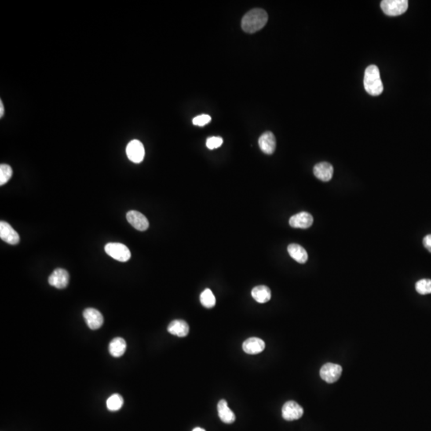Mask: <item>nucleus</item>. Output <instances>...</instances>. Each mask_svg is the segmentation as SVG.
Listing matches in <instances>:
<instances>
[{
	"label": "nucleus",
	"mask_w": 431,
	"mask_h": 431,
	"mask_svg": "<svg viewBox=\"0 0 431 431\" xmlns=\"http://www.w3.org/2000/svg\"><path fill=\"white\" fill-rule=\"evenodd\" d=\"M12 169L10 165L7 164H2L0 165V185L6 184L10 179L12 178Z\"/></svg>",
	"instance_id": "obj_24"
},
{
	"label": "nucleus",
	"mask_w": 431,
	"mask_h": 431,
	"mask_svg": "<svg viewBox=\"0 0 431 431\" xmlns=\"http://www.w3.org/2000/svg\"><path fill=\"white\" fill-rule=\"evenodd\" d=\"M304 414V409L295 401H289L282 407V416L286 421L300 419Z\"/></svg>",
	"instance_id": "obj_6"
},
{
	"label": "nucleus",
	"mask_w": 431,
	"mask_h": 431,
	"mask_svg": "<svg viewBox=\"0 0 431 431\" xmlns=\"http://www.w3.org/2000/svg\"><path fill=\"white\" fill-rule=\"evenodd\" d=\"M123 403V398L118 394H114L107 399V409L110 411H117V410L122 408Z\"/></svg>",
	"instance_id": "obj_22"
},
{
	"label": "nucleus",
	"mask_w": 431,
	"mask_h": 431,
	"mask_svg": "<svg viewBox=\"0 0 431 431\" xmlns=\"http://www.w3.org/2000/svg\"><path fill=\"white\" fill-rule=\"evenodd\" d=\"M193 431H205V429H202V428L201 427H196L194 428V429H193Z\"/></svg>",
	"instance_id": "obj_29"
},
{
	"label": "nucleus",
	"mask_w": 431,
	"mask_h": 431,
	"mask_svg": "<svg viewBox=\"0 0 431 431\" xmlns=\"http://www.w3.org/2000/svg\"><path fill=\"white\" fill-rule=\"evenodd\" d=\"M343 368L340 365L327 363L323 365L319 371L322 379L327 384H334L338 381L342 374Z\"/></svg>",
	"instance_id": "obj_5"
},
{
	"label": "nucleus",
	"mask_w": 431,
	"mask_h": 431,
	"mask_svg": "<svg viewBox=\"0 0 431 431\" xmlns=\"http://www.w3.org/2000/svg\"><path fill=\"white\" fill-rule=\"evenodd\" d=\"M0 238L4 242L12 245H17L20 241L18 232L5 221L0 222Z\"/></svg>",
	"instance_id": "obj_10"
},
{
	"label": "nucleus",
	"mask_w": 431,
	"mask_h": 431,
	"mask_svg": "<svg viewBox=\"0 0 431 431\" xmlns=\"http://www.w3.org/2000/svg\"><path fill=\"white\" fill-rule=\"evenodd\" d=\"M313 173L319 180L327 182L332 178L334 168L328 162H320L314 166Z\"/></svg>",
	"instance_id": "obj_13"
},
{
	"label": "nucleus",
	"mask_w": 431,
	"mask_h": 431,
	"mask_svg": "<svg viewBox=\"0 0 431 431\" xmlns=\"http://www.w3.org/2000/svg\"><path fill=\"white\" fill-rule=\"evenodd\" d=\"M313 217L307 212H301L291 217L289 224L295 228H308L313 224Z\"/></svg>",
	"instance_id": "obj_11"
},
{
	"label": "nucleus",
	"mask_w": 431,
	"mask_h": 431,
	"mask_svg": "<svg viewBox=\"0 0 431 431\" xmlns=\"http://www.w3.org/2000/svg\"><path fill=\"white\" fill-rule=\"evenodd\" d=\"M69 279L70 276L67 271L63 268H57L50 275L48 282L56 289H63L68 285Z\"/></svg>",
	"instance_id": "obj_9"
},
{
	"label": "nucleus",
	"mask_w": 431,
	"mask_h": 431,
	"mask_svg": "<svg viewBox=\"0 0 431 431\" xmlns=\"http://www.w3.org/2000/svg\"><path fill=\"white\" fill-rule=\"evenodd\" d=\"M145 148L142 143L138 140H133L127 145L126 154L133 163H140L142 162L145 157Z\"/></svg>",
	"instance_id": "obj_7"
},
{
	"label": "nucleus",
	"mask_w": 431,
	"mask_h": 431,
	"mask_svg": "<svg viewBox=\"0 0 431 431\" xmlns=\"http://www.w3.org/2000/svg\"><path fill=\"white\" fill-rule=\"evenodd\" d=\"M268 19V13L264 10L255 8L245 14L242 19V29L250 34L257 32L266 25Z\"/></svg>",
	"instance_id": "obj_1"
},
{
	"label": "nucleus",
	"mask_w": 431,
	"mask_h": 431,
	"mask_svg": "<svg viewBox=\"0 0 431 431\" xmlns=\"http://www.w3.org/2000/svg\"><path fill=\"white\" fill-rule=\"evenodd\" d=\"M415 289L421 295L431 294V279H420L416 283Z\"/></svg>",
	"instance_id": "obj_23"
},
{
	"label": "nucleus",
	"mask_w": 431,
	"mask_h": 431,
	"mask_svg": "<svg viewBox=\"0 0 431 431\" xmlns=\"http://www.w3.org/2000/svg\"><path fill=\"white\" fill-rule=\"evenodd\" d=\"M126 219L128 222L131 224L133 228L139 231H146L150 225L147 217H145L142 213L135 210L128 212L126 214Z\"/></svg>",
	"instance_id": "obj_12"
},
{
	"label": "nucleus",
	"mask_w": 431,
	"mask_h": 431,
	"mask_svg": "<svg viewBox=\"0 0 431 431\" xmlns=\"http://www.w3.org/2000/svg\"><path fill=\"white\" fill-rule=\"evenodd\" d=\"M4 114V107L2 101L0 102V118H3Z\"/></svg>",
	"instance_id": "obj_28"
},
{
	"label": "nucleus",
	"mask_w": 431,
	"mask_h": 431,
	"mask_svg": "<svg viewBox=\"0 0 431 431\" xmlns=\"http://www.w3.org/2000/svg\"><path fill=\"white\" fill-rule=\"evenodd\" d=\"M365 89L370 95L378 96L384 91V85L378 67L371 65L367 67L363 80Z\"/></svg>",
	"instance_id": "obj_2"
},
{
	"label": "nucleus",
	"mask_w": 431,
	"mask_h": 431,
	"mask_svg": "<svg viewBox=\"0 0 431 431\" xmlns=\"http://www.w3.org/2000/svg\"><path fill=\"white\" fill-rule=\"evenodd\" d=\"M105 251L110 257L120 262H126L131 257V253L129 249L123 244H107L105 246Z\"/></svg>",
	"instance_id": "obj_4"
},
{
	"label": "nucleus",
	"mask_w": 431,
	"mask_h": 431,
	"mask_svg": "<svg viewBox=\"0 0 431 431\" xmlns=\"http://www.w3.org/2000/svg\"><path fill=\"white\" fill-rule=\"evenodd\" d=\"M126 350V340L121 338V337L114 338L109 345V352L113 357H121L125 354Z\"/></svg>",
	"instance_id": "obj_20"
},
{
	"label": "nucleus",
	"mask_w": 431,
	"mask_h": 431,
	"mask_svg": "<svg viewBox=\"0 0 431 431\" xmlns=\"http://www.w3.org/2000/svg\"><path fill=\"white\" fill-rule=\"evenodd\" d=\"M217 411L220 419L224 423L231 424L235 422V414L228 407L226 400L221 399L217 404Z\"/></svg>",
	"instance_id": "obj_17"
},
{
	"label": "nucleus",
	"mask_w": 431,
	"mask_h": 431,
	"mask_svg": "<svg viewBox=\"0 0 431 431\" xmlns=\"http://www.w3.org/2000/svg\"><path fill=\"white\" fill-rule=\"evenodd\" d=\"M244 352L249 355H257L264 351L265 343L264 340L257 337H251L245 340L242 345Z\"/></svg>",
	"instance_id": "obj_14"
},
{
	"label": "nucleus",
	"mask_w": 431,
	"mask_h": 431,
	"mask_svg": "<svg viewBox=\"0 0 431 431\" xmlns=\"http://www.w3.org/2000/svg\"><path fill=\"white\" fill-rule=\"evenodd\" d=\"M288 252H289L290 257L300 264H305L308 261V253L302 246H300L297 244L289 245V247H288Z\"/></svg>",
	"instance_id": "obj_18"
},
{
	"label": "nucleus",
	"mask_w": 431,
	"mask_h": 431,
	"mask_svg": "<svg viewBox=\"0 0 431 431\" xmlns=\"http://www.w3.org/2000/svg\"><path fill=\"white\" fill-rule=\"evenodd\" d=\"M382 12L389 16H399L407 12V0H384L381 2Z\"/></svg>",
	"instance_id": "obj_3"
},
{
	"label": "nucleus",
	"mask_w": 431,
	"mask_h": 431,
	"mask_svg": "<svg viewBox=\"0 0 431 431\" xmlns=\"http://www.w3.org/2000/svg\"><path fill=\"white\" fill-rule=\"evenodd\" d=\"M170 334L178 337H185L189 332V326L182 319H176L169 323L167 328Z\"/></svg>",
	"instance_id": "obj_16"
},
{
	"label": "nucleus",
	"mask_w": 431,
	"mask_h": 431,
	"mask_svg": "<svg viewBox=\"0 0 431 431\" xmlns=\"http://www.w3.org/2000/svg\"><path fill=\"white\" fill-rule=\"evenodd\" d=\"M223 144V139L220 137H211L207 139L206 147L209 150H214L219 148Z\"/></svg>",
	"instance_id": "obj_25"
},
{
	"label": "nucleus",
	"mask_w": 431,
	"mask_h": 431,
	"mask_svg": "<svg viewBox=\"0 0 431 431\" xmlns=\"http://www.w3.org/2000/svg\"><path fill=\"white\" fill-rule=\"evenodd\" d=\"M210 122H211V117L208 114H202V115L194 118L193 120L194 125L198 126H205L206 124L209 123Z\"/></svg>",
	"instance_id": "obj_26"
},
{
	"label": "nucleus",
	"mask_w": 431,
	"mask_h": 431,
	"mask_svg": "<svg viewBox=\"0 0 431 431\" xmlns=\"http://www.w3.org/2000/svg\"><path fill=\"white\" fill-rule=\"evenodd\" d=\"M423 245L428 251L431 253V234L425 235L423 239Z\"/></svg>",
	"instance_id": "obj_27"
},
{
	"label": "nucleus",
	"mask_w": 431,
	"mask_h": 431,
	"mask_svg": "<svg viewBox=\"0 0 431 431\" xmlns=\"http://www.w3.org/2000/svg\"><path fill=\"white\" fill-rule=\"evenodd\" d=\"M86 324L91 330H97L103 326L104 319L101 312L94 308H87L83 312Z\"/></svg>",
	"instance_id": "obj_8"
},
{
	"label": "nucleus",
	"mask_w": 431,
	"mask_h": 431,
	"mask_svg": "<svg viewBox=\"0 0 431 431\" xmlns=\"http://www.w3.org/2000/svg\"><path fill=\"white\" fill-rule=\"evenodd\" d=\"M252 297L257 302L265 304L271 300L272 293L269 288L264 285H259L252 290Z\"/></svg>",
	"instance_id": "obj_19"
},
{
	"label": "nucleus",
	"mask_w": 431,
	"mask_h": 431,
	"mask_svg": "<svg viewBox=\"0 0 431 431\" xmlns=\"http://www.w3.org/2000/svg\"><path fill=\"white\" fill-rule=\"evenodd\" d=\"M259 147L264 154H273L276 147L275 135L270 131L263 133L259 138Z\"/></svg>",
	"instance_id": "obj_15"
},
{
	"label": "nucleus",
	"mask_w": 431,
	"mask_h": 431,
	"mask_svg": "<svg viewBox=\"0 0 431 431\" xmlns=\"http://www.w3.org/2000/svg\"><path fill=\"white\" fill-rule=\"evenodd\" d=\"M202 305L206 308H212L216 305V298L210 289H206L202 292L200 297Z\"/></svg>",
	"instance_id": "obj_21"
}]
</instances>
